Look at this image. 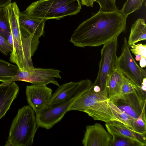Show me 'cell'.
Listing matches in <instances>:
<instances>
[{
    "mask_svg": "<svg viewBox=\"0 0 146 146\" xmlns=\"http://www.w3.org/2000/svg\"><path fill=\"white\" fill-rule=\"evenodd\" d=\"M127 17L118 9L99 11L74 30L70 41L76 46H98L117 38L126 29Z\"/></svg>",
    "mask_w": 146,
    "mask_h": 146,
    "instance_id": "6da1fadb",
    "label": "cell"
},
{
    "mask_svg": "<svg viewBox=\"0 0 146 146\" xmlns=\"http://www.w3.org/2000/svg\"><path fill=\"white\" fill-rule=\"evenodd\" d=\"M4 10L12 38L13 48L10 54V61L16 64L19 69L34 68L32 57L38 49L39 38L20 26V12L16 2H11L5 6Z\"/></svg>",
    "mask_w": 146,
    "mask_h": 146,
    "instance_id": "7a4b0ae2",
    "label": "cell"
},
{
    "mask_svg": "<svg viewBox=\"0 0 146 146\" xmlns=\"http://www.w3.org/2000/svg\"><path fill=\"white\" fill-rule=\"evenodd\" d=\"M38 128L35 111L29 105L24 106L13 120L5 145H32Z\"/></svg>",
    "mask_w": 146,
    "mask_h": 146,
    "instance_id": "3957f363",
    "label": "cell"
},
{
    "mask_svg": "<svg viewBox=\"0 0 146 146\" xmlns=\"http://www.w3.org/2000/svg\"><path fill=\"white\" fill-rule=\"evenodd\" d=\"M81 9L80 0H39L22 13L33 18L59 20L77 14Z\"/></svg>",
    "mask_w": 146,
    "mask_h": 146,
    "instance_id": "277c9868",
    "label": "cell"
},
{
    "mask_svg": "<svg viewBox=\"0 0 146 146\" xmlns=\"http://www.w3.org/2000/svg\"><path fill=\"white\" fill-rule=\"evenodd\" d=\"M93 84L85 90L72 104L69 111L85 112L94 120L107 123L114 120L108 104L110 100L100 92L95 91Z\"/></svg>",
    "mask_w": 146,
    "mask_h": 146,
    "instance_id": "5b68a950",
    "label": "cell"
},
{
    "mask_svg": "<svg viewBox=\"0 0 146 146\" xmlns=\"http://www.w3.org/2000/svg\"><path fill=\"white\" fill-rule=\"evenodd\" d=\"M93 84L89 79L83 80L78 90L71 97L62 102L48 107L36 113L38 127L48 129L60 121L69 109L72 104L85 90Z\"/></svg>",
    "mask_w": 146,
    "mask_h": 146,
    "instance_id": "8992f818",
    "label": "cell"
},
{
    "mask_svg": "<svg viewBox=\"0 0 146 146\" xmlns=\"http://www.w3.org/2000/svg\"><path fill=\"white\" fill-rule=\"evenodd\" d=\"M117 39V38H115L103 45L101 50L98 73L93 84V86L99 87L101 94L107 97L109 79L115 67Z\"/></svg>",
    "mask_w": 146,
    "mask_h": 146,
    "instance_id": "52a82bcc",
    "label": "cell"
},
{
    "mask_svg": "<svg viewBox=\"0 0 146 146\" xmlns=\"http://www.w3.org/2000/svg\"><path fill=\"white\" fill-rule=\"evenodd\" d=\"M123 40L121 54L116 59L115 67L137 87H140L143 79L146 78V70L139 66L135 60L131 53L125 37Z\"/></svg>",
    "mask_w": 146,
    "mask_h": 146,
    "instance_id": "ba28073f",
    "label": "cell"
},
{
    "mask_svg": "<svg viewBox=\"0 0 146 146\" xmlns=\"http://www.w3.org/2000/svg\"><path fill=\"white\" fill-rule=\"evenodd\" d=\"M61 72L52 68H35L19 69L15 76L13 81H22L35 85H47L52 84L59 86L60 85L55 78L61 79Z\"/></svg>",
    "mask_w": 146,
    "mask_h": 146,
    "instance_id": "9c48e42d",
    "label": "cell"
},
{
    "mask_svg": "<svg viewBox=\"0 0 146 146\" xmlns=\"http://www.w3.org/2000/svg\"><path fill=\"white\" fill-rule=\"evenodd\" d=\"M121 110L137 119L146 105V95L137 87L132 93L114 97L110 99Z\"/></svg>",
    "mask_w": 146,
    "mask_h": 146,
    "instance_id": "30bf717a",
    "label": "cell"
},
{
    "mask_svg": "<svg viewBox=\"0 0 146 146\" xmlns=\"http://www.w3.org/2000/svg\"><path fill=\"white\" fill-rule=\"evenodd\" d=\"M52 92V90L46 85L33 84L26 86L27 100L35 114L49 106Z\"/></svg>",
    "mask_w": 146,
    "mask_h": 146,
    "instance_id": "8fae6325",
    "label": "cell"
},
{
    "mask_svg": "<svg viewBox=\"0 0 146 146\" xmlns=\"http://www.w3.org/2000/svg\"><path fill=\"white\" fill-rule=\"evenodd\" d=\"M112 136L99 123L86 126L82 140L84 146H109Z\"/></svg>",
    "mask_w": 146,
    "mask_h": 146,
    "instance_id": "7c38bea8",
    "label": "cell"
},
{
    "mask_svg": "<svg viewBox=\"0 0 146 146\" xmlns=\"http://www.w3.org/2000/svg\"><path fill=\"white\" fill-rule=\"evenodd\" d=\"M19 91V86L15 81L0 84V119L10 109Z\"/></svg>",
    "mask_w": 146,
    "mask_h": 146,
    "instance_id": "4fadbf2b",
    "label": "cell"
},
{
    "mask_svg": "<svg viewBox=\"0 0 146 146\" xmlns=\"http://www.w3.org/2000/svg\"><path fill=\"white\" fill-rule=\"evenodd\" d=\"M106 126L108 132L111 135L114 134L130 138L142 144L146 145V137L135 133L122 123L113 120L106 123Z\"/></svg>",
    "mask_w": 146,
    "mask_h": 146,
    "instance_id": "5bb4252c",
    "label": "cell"
},
{
    "mask_svg": "<svg viewBox=\"0 0 146 146\" xmlns=\"http://www.w3.org/2000/svg\"><path fill=\"white\" fill-rule=\"evenodd\" d=\"M46 20L31 18L20 12L19 22L20 26L35 37L39 38L44 33Z\"/></svg>",
    "mask_w": 146,
    "mask_h": 146,
    "instance_id": "9a60e30c",
    "label": "cell"
},
{
    "mask_svg": "<svg viewBox=\"0 0 146 146\" xmlns=\"http://www.w3.org/2000/svg\"><path fill=\"white\" fill-rule=\"evenodd\" d=\"M83 82V80L77 82L71 81L59 86L52 94L48 107L70 98L78 90Z\"/></svg>",
    "mask_w": 146,
    "mask_h": 146,
    "instance_id": "2e32d148",
    "label": "cell"
},
{
    "mask_svg": "<svg viewBox=\"0 0 146 146\" xmlns=\"http://www.w3.org/2000/svg\"><path fill=\"white\" fill-rule=\"evenodd\" d=\"M146 40V25L145 20L139 18L133 23L131 28L128 40L129 46L140 41Z\"/></svg>",
    "mask_w": 146,
    "mask_h": 146,
    "instance_id": "e0dca14e",
    "label": "cell"
},
{
    "mask_svg": "<svg viewBox=\"0 0 146 146\" xmlns=\"http://www.w3.org/2000/svg\"><path fill=\"white\" fill-rule=\"evenodd\" d=\"M125 76L115 67L110 78L108 88V98L110 99L118 95Z\"/></svg>",
    "mask_w": 146,
    "mask_h": 146,
    "instance_id": "ac0fdd59",
    "label": "cell"
},
{
    "mask_svg": "<svg viewBox=\"0 0 146 146\" xmlns=\"http://www.w3.org/2000/svg\"><path fill=\"white\" fill-rule=\"evenodd\" d=\"M108 104L114 118V120L122 123L134 132V125L136 119L121 110L110 100L108 101Z\"/></svg>",
    "mask_w": 146,
    "mask_h": 146,
    "instance_id": "d6986e66",
    "label": "cell"
},
{
    "mask_svg": "<svg viewBox=\"0 0 146 146\" xmlns=\"http://www.w3.org/2000/svg\"><path fill=\"white\" fill-rule=\"evenodd\" d=\"M19 69L17 65L0 59V82L3 83L13 82Z\"/></svg>",
    "mask_w": 146,
    "mask_h": 146,
    "instance_id": "ffe728a7",
    "label": "cell"
},
{
    "mask_svg": "<svg viewBox=\"0 0 146 146\" xmlns=\"http://www.w3.org/2000/svg\"><path fill=\"white\" fill-rule=\"evenodd\" d=\"M112 139L109 146H143L139 142L130 138L112 135Z\"/></svg>",
    "mask_w": 146,
    "mask_h": 146,
    "instance_id": "44dd1931",
    "label": "cell"
},
{
    "mask_svg": "<svg viewBox=\"0 0 146 146\" xmlns=\"http://www.w3.org/2000/svg\"><path fill=\"white\" fill-rule=\"evenodd\" d=\"M144 0H127L120 10L122 14L127 17L131 13L141 8Z\"/></svg>",
    "mask_w": 146,
    "mask_h": 146,
    "instance_id": "7402d4cb",
    "label": "cell"
},
{
    "mask_svg": "<svg viewBox=\"0 0 146 146\" xmlns=\"http://www.w3.org/2000/svg\"><path fill=\"white\" fill-rule=\"evenodd\" d=\"M11 35L10 26L5 15L4 7L0 8V35L8 41Z\"/></svg>",
    "mask_w": 146,
    "mask_h": 146,
    "instance_id": "603a6c76",
    "label": "cell"
},
{
    "mask_svg": "<svg viewBox=\"0 0 146 146\" xmlns=\"http://www.w3.org/2000/svg\"><path fill=\"white\" fill-rule=\"evenodd\" d=\"M133 129L135 133L146 137V119L145 107L144 108L139 117L135 121Z\"/></svg>",
    "mask_w": 146,
    "mask_h": 146,
    "instance_id": "cb8c5ba5",
    "label": "cell"
},
{
    "mask_svg": "<svg viewBox=\"0 0 146 146\" xmlns=\"http://www.w3.org/2000/svg\"><path fill=\"white\" fill-rule=\"evenodd\" d=\"M115 2V0H97V2L100 6L99 11L108 12L118 9Z\"/></svg>",
    "mask_w": 146,
    "mask_h": 146,
    "instance_id": "d4e9b609",
    "label": "cell"
},
{
    "mask_svg": "<svg viewBox=\"0 0 146 146\" xmlns=\"http://www.w3.org/2000/svg\"><path fill=\"white\" fill-rule=\"evenodd\" d=\"M136 88L137 86L125 76L121 87L119 94L118 95L133 92L135 91Z\"/></svg>",
    "mask_w": 146,
    "mask_h": 146,
    "instance_id": "484cf974",
    "label": "cell"
},
{
    "mask_svg": "<svg viewBox=\"0 0 146 146\" xmlns=\"http://www.w3.org/2000/svg\"><path fill=\"white\" fill-rule=\"evenodd\" d=\"M130 51L135 56L140 55L141 57L146 58V44L142 43L134 44L131 46Z\"/></svg>",
    "mask_w": 146,
    "mask_h": 146,
    "instance_id": "4316f807",
    "label": "cell"
},
{
    "mask_svg": "<svg viewBox=\"0 0 146 146\" xmlns=\"http://www.w3.org/2000/svg\"><path fill=\"white\" fill-rule=\"evenodd\" d=\"M12 45L0 35V52L5 55H8L13 50Z\"/></svg>",
    "mask_w": 146,
    "mask_h": 146,
    "instance_id": "83f0119b",
    "label": "cell"
},
{
    "mask_svg": "<svg viewBox=\"0 0 146 146\" xmlns=\"http://www.w3.org/2000/svg\"><path fill=\"white\" fill-rule=\"evenodd\" d=\"M81 4L82 5H86L88 7H93V3L94 2H97V0H80Z\"/></svg>",
    "mask_w": 146,
    "mask_h": 146,
    "instance_id": "f1b7e54d",
    "label": "cell"
},
{
    "mask_svg": "<svg viewBox=\"0 0 146 146\" xmlns=\"http://www.w3.org/2000/svg\"><path fill=\"white\" fill-rule=\"evenodd\" d=\"M12 0H0V8L3 7L11 2Z\"/></svg>",
    "mask_w": 146,
    "mask_h": 146,
    "instance_id": "f546056e",
    "label": "cell"
},
{
    "mask_svg": "<svg viewBox=\"0 0 146 146\" xmlns=\"http://www.w3.org/2000/svg\"><path fill=\"white\" fill-rule=\"evenodd\" d=\"M139 61L140 66L142 68H145L146 65V58L141 57Z\"/></svg>",
    "mask_w": 146,
    "mask_h": 146,
    "instance_id": "4dcf8cb0",
    "label": "cell"
},
{
    "mask_svg": "<svg viewBox=\"0 0 146 146\" xmlns=\"http://www.w3.org/2000/svg\"><path fill=\"white\" fill-rule=\"evenodd\" d=\"M135 56L136 57L135 59L137 61H140L141 58V56L139 54H137Z\"/></svg>",
    "mask_w": 146,
    "mask_h": 146,
    "instance_id": "1f68e13d",
    "label": "cell"
},
{
    "mask_svg": "<svg viewBox=\"0 0 146 146\" xmlns=\"http://www.w3.org/2000/svg\"><path fill=\"white\" fill-rule=\"evenodd\" d=\"M115 0L116 1V0Z\"/></svg>",
    "mask_w": 146,
    "mask_h": 146,
    "instance_id": "d6a6232c",
    "label": "cell"
}]
</instances>
